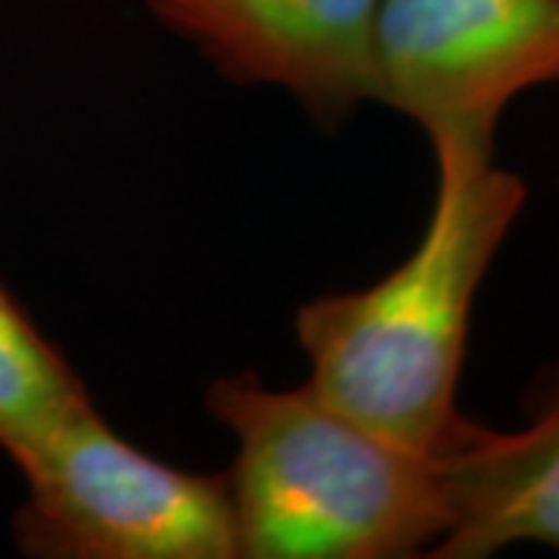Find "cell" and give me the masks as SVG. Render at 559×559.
Returning <instances> with one entry per match:
<instances>
[{"label": "cell", "instance_id": "cell-1", "mask_svg": "<svg viewBox=\"0 0 559 559\" xmlns=\"http://www.w3.org/2000/svg\"><path fill=\"white\" fill-rule=\"evenodd\" d=\"M432 153L436 200L414 252L364 289L305 301L296 336L320 399L385 439L444 454L469 423L457 389L473 305L528 190L491 153Z\"/></svg>", "mask_w": 559, "mask_h": 559}, {"label": "cell", "instance_id": "cell-2", "mask_svg": "<svg viewBox=\"0 0 559 559\" xmlns=\"http://www.w3.org/2000/svg\"><path fill=\"white\" fill-rule=\"evenodd\" d=\"M205 407L237 441L224 473L240 559L432 557L448 535L441 454L385 439L305 382H212Z\"/></svg>", "mask_w": 559, "mask_h": 559}, {"label": "cell", "instance_id": "cell-3", "mask_svg": "<svg viewBox=\"0 0 559 559\" xmlns=\"http://www.w3.org/2000/svg\"><path fill=\"white\" fill-rule=\"evenodd\" d=\"M13 544L32 559H240L224 473H193L121 439L84 404L20 460Z\"/></svg>", "mask_w": 559, "mask_h": 559}, {"label": "cell", "instance_id": "cell-4", "mask_svg": "<svg viewBox=\"0 0 559 559\" xmlns=\"http://www.w3.org/2000/svg\"><path fill=\"white\" fill-rule=\"evenodd\" d=\"M559 84V0H382L377 97L432 146L495 156L503 112Z\"/></svg>", "mask_w": 559, "mask_h": 559}, {"label": "cell", "instance_id": "cell-5", "mask_svg": "<svg viewBox=\"0 0 559 559\" xmlns=\"http://www.w3.org/2000/svg\"><path fill=\"white\" fill-rule=\"evenodd\" d=\"M382 0H146L165 32L218 75L286 91L318 121L340 128L377 97Z\"/></svg>", "mask_w": 559, "mask_h": 559}, {"label": "cell", "instance_id": "cell-6", "mask_svg": "<svg viewBox=\"0 0 559 559\" xmlns=\"http://www.w3.org/2000/svg\"><path fill=\"white\" fill-rule=\"evenodd\" d=\"M451 525L436 559H485L507 547L559 550V360L522 399V426L466 423L441 454Z\"/></svg>", "mask_w": 559, "mask_h": 559}, {"label": "cell", "instance_id": "cell-7", "mask_svg": "<svg viewBox=\"0 0 559 559\" xmlns=\"http://www.w3.org/2000/svg\"><path fill=\"white\" fill-rule=\"evenodd\" d=\"M91 401L79 370L0 283V451L20 460Z\"/></svg>", "mask_w": 559, "mask_h": 559}]
</instances>
